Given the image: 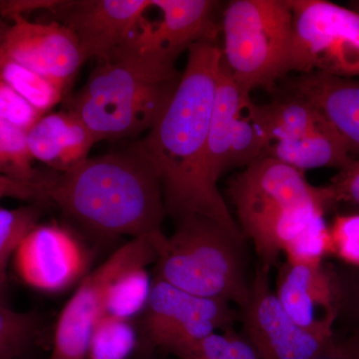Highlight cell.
Wrapping results in <instances>:
<instances>
[{
  "instance_id": "cell-24",
  "label": "cell",
  "mask_w": 359,
  "mask_h": 359,
  "mask_svg": "<svg viewBox=\"0 0 359 359\" xmlns=\"http://www.w3.org/2000/svg\"><path fill=\"white\" fill-rule=\"evenodd\" d=\"M137 342L136 330L128 320L103 313L90 335L86 359H127Z\"/></svg>"
},
{
  "instance_id": "cell-28",
  "label": "cell",
  "mask_w": 359,
  "mask_h": 359,
  "mask_svg": "<svg viewBox=\"0 0 359 359\" xmlns=\"http://www.w3.org/2000/svg\"><path fill=\"white\" fill-rule=\"evenodd\" d=\"M0 144L11 158L15 178L36 181L41 177L32 168L33 158L28 150L27 132L1 117Z\"/></svg>"
},
{
  "instance_id": "cell-37",
  "label": "cell",
  "mask_w": 359,
  "mask_h": 359,
  "mask_svg": "<svg viewBox=\"0 0 359 359\" xmlns=\"http://www.w3.org/2000/svg\"><path fill=\"white\" fill-rule=\"evenodd\" d=\"M179 359H203L199 355L193 353H187L183 355L179 356Z\"/></svg>"
},
{
  "instance_id": "cell-14",
  "label": "cell",
  "mask_w": 359,
  "mask_h": 359,
  "mask_svg": "<svg viewBox=\"0 0 359 359\" xmlns=\"http://www.w3.org/2000/svg\"><path fill=\"white\" fill-rule=\"evenodd\" d=\"M21 280L34 289L57 292L84 276L87 256L74 236L56 224L36 226L15 254Z\"/></svg>"
},
{
  "instance_id": "cell-10",
  "label": "cell",
  "mask_w": 359,
  "mask_h": 359,
  "mask_svg": "<svg viewBox=\"0 0 359 359\" xmlns=\"http://www.w3.org/2000/svg\"><path fill=\"white\" fill-rule=\"evenodd\" d=\"M269 269L259 264L250 297L241 309L244 337L261 359H318L334 335L304 330L287 313L269 285Z\"/></svg>"
},
{
  "instance_id": "cell-5",
  "label": "cell",
  "mask_w": 359,
  "mask_h": 359,
  "mask_svg": "<svg viewBox=\"0 0 359 359\" xmlns=\"http://www.w3.org/2000/svg\"><path fill=\"white\" fill-rule=\"evenodd\" d=\"M222 57L231 76L252 93L273 92L289 76L292 42L290 0H233L221 16Z\"/></svg>"
},
{
  "instance_id": "cell-16",
  "label": "cell",
  "mask_w": 359,
  "mask_h": 359,
  "mask_svg": "<svg viewBox=\"0 0 359 359\" xmlns=\"http://www.w3.org/2000/svg\"><path fill=\"white\" fill-rule=\"evenodd\" d=\"M276 90L313 105L359 154V80L299 73L283 78Z\"/></svg>"
},
{
  "instance_id": "cell-36",
  "label": "cell",
  "mask_w": 359,
  "mask_h": 359,
  "mask_svg": "<svg viewBox=\"0 0 359 359\" xmlns=\"http://www.w3.org/2000/svg\"><path fill=\"white\" fill-rule=\"evenodd\" d=\"M4 282H6V271H0V301L1 299L2 290H4Z\"/></svg>"
},
{
  "instance_id": "cell-17",
  "label": "cell",
  "mask_w": 359,
  "mask_h": 359,
  "mask_svg": "<svg viewBox=\"0 0 359 359\" xmlns=\"http://www.w3.org/2000/svg\"><path fill=\"white\" fill-rule=\"evenodd\" d=\"M96 143L86 125L68 110L45 114L27 132L28 150L33 159L60 173L88 158Z\"/></svg>"
},
{
  "instance_id": "cell-7",
  "label": "cell",
  "mask_w": 359,
  "mask_h": 359,
  "mask_svg": "<svg viewBox=\"0 0 359 359\" xmlns=\"http://www.w3.org/2000/svg\"><path fill=\"white\" fill-rule=\"evenodd\" d=\"M166 238L161 231L132 238L85 276L59 314L49 359L87 358L90 335L105 313L106 294L111 283L126 269L156 263Z\"/></svg>"
},
{
  "instance_id": "cell-34",
  "label": "cell",
  "mask_w": 359,
  "mask_h": 359,
  "mask_svg": "<svg viewBox=\"0 0 359 359\" xmlns=\"http://www.w3.org/2000/svg\"><path fill=\"white\" fill-rule=\"evenodd\" d=\"M0 168H1V169L6 172V175L13 177V178H15V176H14L13 168V164H11V158H9V156L7 155L6 150H4V147H2L1 144H0Z\"/></svg>"
},
{
  "instance_id": "cell-35",
  "label": "cell",
  "mask_w": 359,
  "mask_h": 359,
  "mask_svg": "<svg viewBox=\"0 0 359 359\" xmlns=\"http://www.w3.org/2000/svg\"><path fill=\"white\" fill-rule=\"evenodd\" d=\"M8 28L9 25H7L6 21L0 20V49H1L2 44H4V39H6Z\"/></svg>"
},
{
  "instance_id": "cell-3",
  "label": "cell",
  "mask_w": 359,
  "mask_h": 359,
  "mask_svg": "<svg viewBox=\"0 0 359 359\" xmlns=\"http://www.w3.org/2000/svg\"><path fill=\"white\" fill-rule=\"evenodd\" d=\"M181 75L176 67L113 51L97 60L67 110L86 125L96 142L137 136L154 126Z\"/></svg>"
},
{
  "instance_id": "cell-18",
  "label": "cell",
  "mask_w": 359,
  "mask_h": 359,
  "mask_svg": "<svg viewBox=\"0 0 359 359\" xmlns=\"http://www.w3.org/2000/svg\"><path fill=\"white\" fill-rule=\"evenodd\" d=\"M346 141L327 121L313 133L295 140L273 142L264 156L290 165L304 172L318 168H337L342 170L356 158Z\"/></svg>"
},
{
  "instance_id": "cell-25",
  "label": "cell",
  "mask_w": 359,
  "mask_h": 359,
  "mask_svg": "<svg viewBox=\"0 0 359 359\" xmlns=\"http://www.w3.org/2000/svg\"><path fill=\"white\" fill-rule=\"evenodd\" d=\"M39 332L37 316L13 311L0 301V359H15L22 355Z\"/></svg>"
},
{
  "instance_id": "cell-1",
  "label": "cell",
  "mask_w": 359,
  "mask_h": 359,
  "mask_svg": "<svg viewBox=\"0 0 359 359\" xmlns=\"http://www.w3.org/2000/svg\"><path fill=\"white\" fill-rule=\"evenodd\" d=\"M218 39L201 40L189 49L174 95L137 145L159 174L170 216L179 221L200 215L245 238L208 168L210 123L222 65Z\"/></svg>"
},
{
  "instance_id": "cell-8",
  "label": "cell",
  "mask_w": 359,
  "mask_h": 359,
  "mask_svg": "<svg viewBox=\"0 0 359 359\" xmlns=\"http://www.w3.org/2000/svg\"><path fill=\"white\" fill-rule=\"evenodd\" d=\"M236 318L228 302L189 294L154 278L143 332L149 346L177 358L209 335L233 328Z\"/></svg>"
},
{
  "instance_id": "cell-27",
  "label": "cell",
  "mask_w": 359,
  "mask_h": 359,
  "mask_svg": "<svg viewBox=\"0 0 359 359\" xmlns=\"http://www.w3.org/2000/svg\"><path fill=\"white\" fill-rule=\"evenodd\" d=\"M187 353L203 359H261L244 334H236L233 328L209 335L177 358Z\"/></svg>"
},
{
  "instance_id": "cell-11",
  "label": "cell",
  "mask_w": 359,
  "mask_h": 359,
  "mask_svg": "<svg viewBox=\"0 0 359 359\" xmlns=\"http://www.w3.org/2000/svg\"><path fill=\"white\" fill-rule=\"evenodd\" d=\"M229 194L238 226L294 208L334 204L327 186L311 185L304 172L269 156H262L233 177Z\"/></svg>"
},
{
  "instance_id": "cell-21",
  "label": "cell",
  "mask_w": 359,
  "mask_h": 359,
  "mask_svg": "<svg viewBox=\"0 0 359 359\" xmlns=\"http://www.w3.org/2000/svg\"><path fill=\"white\" fill-rule=\"evenodd\" d=\"M269 142L264 105H257L250 98L236 118L231 132L229 171L248 167L266 152Z\"/></svg>"
},
{
  "instance_id": "cell-19",
  "label": "cell",
  "mask_w": 359,
  "mask_h": 359,
  "mask_svg": "<svg viewBox=\"0 0 359 359\" xmlns=\"http://www.w3.org/2000/svg\"><path fill=\"white\" fill-rule=\"evenodd\" d=\"M250 98V92L231 76L222 57L208 140V168L212 182L217 185L219 178L229 171L228 157L233 124L238 112Z\"/></svg>"
},
{
  "instance_id": "cell-31",
  "label": "cell",
  "mask_w": 359,
  "mask_h": 359,
  "mask_svg": "<svg viewBox=\"0 0 359 359\" xmlns=\"http://www.w3.org/2000/svg\"><path fill=\"white\" fill-rule=\"evenodd\" d=\"M6 197L22 201L47 200L43 177L36 181H23L8 176L0 168V199Z\"/></svg>"
},
{
  "instance_id": "cell-38",
  "label": "cell",
  "mask_w": 359,
  "mask_h": 359,
  "mask_svg": "<svg viewBox=\"0 0 359 359\" xmlns=\"http://www.w3.org/2000/svg\"><path fill=\"white\" fill-rule=\"evenodd\" d=\"M349 7L351 8L354 9V11H358L359 13V1H353L349 4Z\"/></svg>"
},
{
  "instance_id": "cell-9",
  "label": "cell",
  "mask_w": 359,
  "mask_h": 359,
  "mask_svg": "<svg viewBox=\"0 0 359 359\" xmlns=\"http://www.w3.org/2000/svg\"><path fill=\"white\" fill-rule=\"evenodd\" d=\"M219 6L218 1L212 0H152L154 18H149V7L116 50L175 67L177 58L194 44L219 39Z\"/></svg>"
},
{
  "instance_id": "cell-30",
  "label": "cell",
  "mask_w": 359,
  "mask_h": 359,
  "mask_svg": "<svg viewBox=\"0 0 359 359\" xmlns=\"http://www.w3.org/2000/svg\"><path fill=\"white\" fill-rule=\"evenodd\" d=\"M44 115L0 78V117L28 132Z\"/></svg>"
},
{
  "instance_id": "cell-12",
  "label": "cell",
  "mask_w": 359,
  "mask_h": 359,
  "mask_svg": "<svg viewBox=\"0 0 359 359\" xmlns=\"http://www.w3.org/2000/svg\"><path fill=\"white\" fill-rule=\"evenodd\" d=\"M0 49V65L13 61L66 85L84 65L76 35L57 21L32 22L13 15Z\"/></svg>"
},
{
  "instance_id": "cell-13",
  "label": "cell",
  "mask_w": 359,
  "mask_h": 359,
  "mask_svg": "<svg viewBox=\"0 0 359 359\" xmlns=\"http://www.w3.org/2000/svg\"><path fill=\"white\" fill-rule=\"evenodd\" d=\"M151 0L53 1L51 13L76 35L84 63L107 57L128 37Z\"/></svg>"
},
{
  "instance_id": "cell-29",
  "label": "cell",
  "mask_w": 359,
  "mask_h": 359,
  "mask_svg": "<svg viewBox=\"0 0 359 359\" xmlns=\"http://www.w3.org/2000/svg\"><path fill=\"white\" fill-rule=\"evenodd\" d=\"M330 231L332 255L359 268V214L339 215Z\"/></svg>"
},
{
  "instance_id": "cell-15",
  "label": "cell",
  "mask_w": 359,
  "mask_h": 359,
  "mask_svg": "<svg viewBox=\"0 0 359 359\" xmlns=\"http://www.w3.org/2000/svg\"><path fill=\"white\" fill-rule=\"evenodd\" d=\"M275 294L283 309L304 330L334 335L339 292L334 278L323 264L285 262L278 269Z\"/></svg>"
},
{
  "instance_id": "cell-32",
  "label": "cell",
  "mask_w": 359,
  "mask_h": 359,
  "mask_svg": "<svg viewBox=\"0 0 359 359\" xmlns=\"http://www.w3.org/2000/svg\"><path fill=\"white\" fill-rule=\"evenodd\" d=\"M332 202H349L359 207V159H355L332 179L328 185Z\"/></svg>"
},
{
  "instance_id": "cell-22",
  "label": "cell",
  "mask_w": 359,
  "mask_h": 359,
  "mask_svg": "<svg viewBox=\"0 0 359 359\" xmlns=\"http://www.w3.org/2000/svg\"><path fill=\"white\" fill-rule=\"evenodd\" d=\"M0 78L43 114L62 100L67 87L13 61L0 65Z\"/></svg>"
},
{
  "instance_id": "cell-20",
  "label": "cell",
  "mask_w": 359,
  "mask_h": 359,
  "mask_svg": "<svg viewBox=\"0 0 359 359\" xmlns=\"http://www.w3.org/2000/svg\"><path fill=\"white\" fill-rule=\"evenodd\" d=\"M276 92L278 93L275 100L264 105L269 144L302 138L327 123L323 115L306 101Z\"/></svg>"
},
{
  "instance_id": "cell-6",
  "label": "cell",
  "mask_w": 359,
  "mask_h": 359,
  "mask_svg": "<svg viewBox=\"0 0 359 359\" xmlns=\"http://www.w3.org/2000/svg\"><path fill=\"white\" fill-rule=\"evenodd\" d=\"M292 42L289 75L320 72L359 76V13L327 0H290Z\"/></svg>"
},
{
  "instance_id": "cell-2",
  "label": "cell",
  "mask_w": 359,
  "mask_h": 359,
  "mask_svg": "<svg viewBox=\"0 0 359 359\" xmlns=\"http://www.w3.org/2000/svg\"><path fill=\"white\" fill-rule=\"evenodd\" d=\"M46 199L99 237L132 238L161 233L167 214L157 170L139 146L86 158L43 177Z\"/></svg>"
},
{
  "instance_id": "cell-26",
  "label": "cell",
  "mask_w": 359,
  "mask_h": 359,
  "mask_svg": "<svg viewBox=\"0 0 359 359\" xmlns=\"http://www.w3.org/2000/svg\"><path fill=\"white\" fill-rule=\"evenodd\" d=\"M39 211L33 207L0 208V271H6L9 259L26 236L39 226Z\"/></svg>"
},
{
  "instance_id": "cell-23",
  "label": "cell",
  "mask_w": 359,
  "mask_h": 359,
  "mask_svg": "<svg viewBox=\"0 0 359 359\" xmlns=\"http://www.w3.org/2000/svg\"><path fill=\"white\" fill-rule=\"evenodd\" d=\"M146 268L126 269L113 280L106 294L105 313L130 320L145 311L153 285Z\"/></svg>"
},
{
  "instance_id": "cell-4",
  "label": "cell",
  "mask_w": 359,
  "mask_h": 359,
  "mask_svg": "<svg viewBox=\"0 0 359 359\" xmlns=\"http://www.w3.org/2000/svg\"><path fill=\"white\" fill-rule=\"evenodd\" d=\"M245 240L215 219L200 215L184 217L161 247L155 278L189 294L233 302L242 309L250 290Z\"/></svg>"
},
{
  "instance_id": "cell-33",
  "label": "cell",
  "mask_w": 359,
  "mask_h": 359,
  "mask_svg": "<svg viewBox=\"0 0 359 359\" xmlns=\"http://www.w3.org/2000/svg\"><path fill=\"white\" fill-rule=\"evenodd\" d=\"M318 359H359V334L344 339L334 337Z\"/></svg>"
}]
</instances>
